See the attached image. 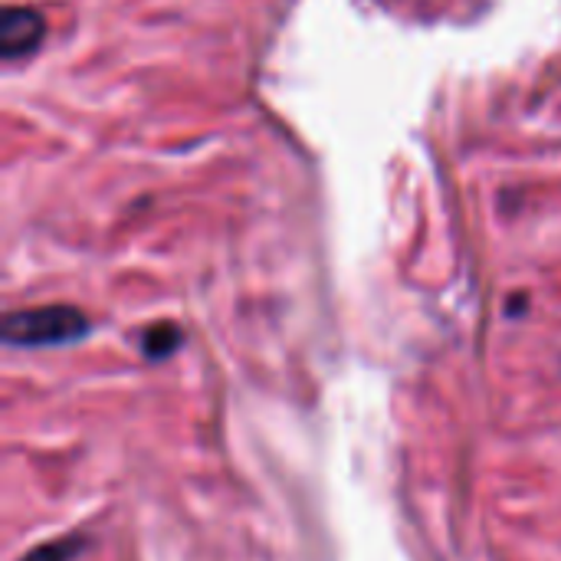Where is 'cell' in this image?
Returning a JSON list of instances; mask_svg holds the SVG:
<instances>
[{
	"instance_id": "cell-1",
	"label": "cell",
	"mask_w": 561,
	"mask_h": 561,
	"mask_svg": "<svg viewBox=\"0 0 561 561\" xmlns=\"http://www.w3.org/2000/svg\"><path fill=\"white\" fill-rule=\"evenodd\" d=\"M92 332V322L76 306H36L16 309L3 319L0 335L13 348H49V345H72Z\"/></svg>"
},
{
	"instance_id": "cell-2",
	"label": "cell",
	"mask_w": 561,
	"mask_h": 561,
	"mask_svg": "<svg viewBox=\"0 0 561 561\" xmlns=\"http://www.w3.org/2000/svg\"><path fill=\"white\" fill-rule=\"evenodd\" d=\"M46 39V20L30 7H3L0 13V56L7 62L26 59Z\"/></svg>"
},
{
	"instance_id": "cell-3",
	"label": "cell",
	"mask_w": 561,
	"mask_h": 561,
	"mask_svg": "<svg viewBox=\"0 0 561 561\" xmlns=\"http://www.w3.org/2000/svg\"><path fill=\"white\" fill-rule=\"evenodd\" d=\"M181 329L174 322H158V325H148L141 332V352L145 358L151 362H161V358H171L178 348H181Z\"/></svg>"
},
{
	"instance_id": "cell-4",
	"label": "cell",
	"mask_w": 561,
	"mask_h": 561,
	"mask_svg": "<svg viewBox=\"0 0 561 561\" xmlns=\"http://www.w3.org/2000/svg\"><path fill=\"white\" fill-rule=\"evenodd\" d=\"M82 549V536H66V539H49L43 546H36L33 552H26L20 561H72Z\"/></svg>"
}]
</instances>
